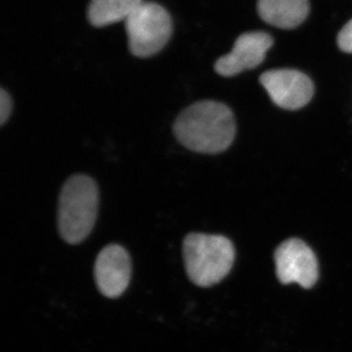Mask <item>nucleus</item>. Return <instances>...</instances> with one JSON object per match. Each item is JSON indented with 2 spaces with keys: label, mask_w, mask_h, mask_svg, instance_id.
<instances>
[{
  "label": "nucleus",
  "mask_w": 352,
  "mask_h": 352,
  "mask_svg": "<svg viewBox=\"0 0 352 352\" xmlns=\"http://www.w3.org/2000/svg\"><path fill=\"white\" fill-rule=\"evenodd\" d=\"M143 2V0H91L88 6V21L97 28L115 24L126 20Z\"/></svg>",
  "instance_id": "10"
},
{
  "label": "nucleus",
  "mask_w": 352,
  "mask_h": 352,
  "mask_svg": "<svg viewBox=\"0 0 352 352\" xmlns=\"http://www.w3.org/2000/svg\"><path fill=\"white\" fill-rule=\"evenodd\" d=\"M276 274L282 284L298 283L305 289L318 279V261L303 241L291 238L282 243L274 254Z\"/></svg>",
  "instance_id": "5"
},
{
  "label": "nucleus",
  "mask_w": 352,
  "mask_h": 352,
  "mask_svg": "<svg viewBox=\"0 0 352 352\" xmlns=\"http://www.w3.org/2000/svg\"><path fill=\"white\" fill-rule=\"evenodd\" d=\"M259 82L280 108L298 110L311 100L314 85L302 72L293 69H276L259 76Z\"/></svg>",
  "instance_id": "6"
},
{
  "label": "nucleus",
  "mask_w": 352,
  "mask_h": 352,
  "mask_svg": "<svg viewBox=\"0 0 352 352\" xmlns=\"http://www.w3.org/2000/svg\"><path fill=\"white\" fill-rule=\"evenodd\" d=\"M94 276L102 295L119 298L131 282V261L129 252L122 245H106L96 258Z\"/></svg>",
  "instance_id": "7"
},
{
  "label": "nucleus",
  "mask_w": 352,
  "mask_h": 352,
  "mask_svg": "<svg viewBox=\"0 0 352 352\" xmlns=\"http://www.w3.org/2000/svg\"><path fill=\"white\" fill-rule=\"evenodd\" d=\"M272 45V36L266 32L241 34L235 41L232 51L215 62V72L222 76H233L245 69H254L263 63L266 53Z\"/></svg>",
  "instance_id": "8"
},
{
  "label": "nucleus",
  "mask_w": 352,
  "mask_h": 352,
  "mask_svg": "<svg viewBox=\"0 0 352 352\" xmlns=\"http://www.w3.org/2000/svg\"><path fill=\"white\" fill-rule=\"evenodd\" d=\"M12 99L3 88L0 90V124L3 126L12 112Z\"/></svg>",
  "instance_id": "12"
},
{
  "label": "nucleus",
  "mask_w": 352,
  "mask_h": 352,
  "mask_svg": "<svg viewBox=\"0 0 352 352\" xmlns=\"http://www.w3.org/2000/svg\"><path fill=\"white\" fill-rule=\"evenodd\" d=\"M129 50L134 56H154L163 50L173 34L168 11L155 2H143L124 20Z\"/></svg>",
  "instance_id": "4"
},
{
  "label": "nucleus",
  "mask_w": 352,
  "mask_h": 352,
  "mask_svg": "<svg viewBox=\"0 0 352 352\" xmlns=\"http://www.w3.org/2000/svg\"><path fill=\"white\" fill-rule=\"evenodd\" d=\"M173 133L191 151L217 154L228 149L236 134L232 111L220 102L205 100L189 106L175 120Z\"/></svg>",
  "instance_id": "1"
},
{
  "label": "nucleus",
  "mask_w": 352,
  "mask_h": 352,
  "mask_svg": "<svg viewBox=\"0 0 352 352\" xmlns=\"http://www.w3.org/2000/svg\"><path fill=\"white\" fill-rule=\"evenodd\" d=\"M183 258L187 276L199 287L219 283L232 268L235 249L221 235L190 233L183 241Z\"/></svg>",
  "instance_id": "3"
},
{
  "label": "nucleus",
  "mask_w": 352,
  "mask_h": 352,
  "mask_svg": "<svg viewBox=\"0 0 352 352\" xmlns=\"http://www.w3.org/2000/svg\"><path fill=\"white\" fill-rule=\"evenodd\" d=\"M259 17L279 29H295L309 14L308 0H258Z\"/></svg>",
  "instance_id": "9"
},
{
  "label": "nucleus",
  "mask_w": 352,
  "mask_h": 352,
  "mask_svg": "<svg viewBox=\"0 0 352 352\" xmlns=\"http://www.w3.org/2000/svg\"><path fill=\"white\" fill-rule=\"evenodd\" d=\"M337 41L340 50L352 53V19L340 30Z\"/></svg>",
  "instance_id": "11"
},
{
  "label": "nucleus",
  "mask_w": 352,
  "mask_h": 352,
  "mask_svg": "<svg viewBox=\"0 0 352 352\" xmlns=\"http://www.w3.org/2000/svg\"><path fill=\"white\" fill-rule=\"evenodd\" d=\"M58 205V229L63 240L80 244L91 232L96 221L99 191L87 175L72 176L61 190Z\"/></svg>",
  "instance_id": "2"
}]
</instances>
